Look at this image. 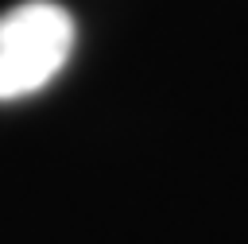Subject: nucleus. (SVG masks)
<instances>
[{
	"label": "nucleus",
	"mask_w": 248,
	"mask_h": 244,
	"mask_svg": "<svg viewBox=\"0 0 248 244\" xmlns=\"http://www.w3.org/2000/svg\"><path fill=\"white\" fill-rule=\"evenodd\" d=\"M74 50V19L62 4L27 0L0 15V101L43 89Z\"/></svg>",
	"instance_id": "nucleus-1"
}]
</instances>
